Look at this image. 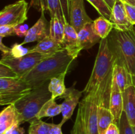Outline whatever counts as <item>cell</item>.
<instances>
[{
    "label": "cell",
    "instance_id": "14",
    "mask_svg": "<svg viewBox=\"0 0 135 134\" xmlns=\"http://www.w3.org/2000/svg\"><path fill=\"white\" fill-rule=\"evenodd\" d=\"M61 45L75 60L81 51L79 47L77 31L69 23L65 24L64 35Z\"/></svg>",
    "mask_w": 135,
    "mask_h": 134
},
{
    "label": "cell",
    "instance_id": "33",
    "mask_svg": "<svg viewBox=\"0 0 135 134\" xmlns=\"http://www.w3.org/2000/svg\"><path fill=\"white\" fill-rule=\"evenodd\" d=\"M61 6L62 8L63 17L65 22L69 23V9H70V0H59Z\"/></svg>",
    "mask_w": 135,
    "mask_h": 134
},
{
    "label": "cell",
    "instance_id": "1",
    "mask_svg": "<svg viewBox=\"0 0 135 134\" xmlns=\"http://www.w3.org/2000/svg\"><path fill=\"white\" fill-rule=\"evenodd\" d=\"M74 60L64 49L41 61L21 79L34 89L50 81L53 78L68 72Z\"/></svg>",
    "mask_w": 135,
    "mask_h": 134
},
{
    "label": "cell",
    "instance_id": "41",
    "mask_svg": "<svg viewBox=\"0 0 135 134\" xmlns=\"http://www.w3.org/2000/svg\"><path fill=\"white\" fill-rule=\"evenodd\" d=\"M133 127V131H134V134H135V126H134Z\"/></svg>",
    "mask_w": 135,
    "mask_h": 134
},
{
    "label": "cell",
    "instance_id": "21",
    "mask_svg": "<svg viewBox=\"0 0 135 134\" xmlns=\"http://www.w3.org/2000/svg\"><path fill=\"white\" fill-rule=\"evenodd\" d=\"M113 123H115V118L109 107L104 105H99L98 116V134H105L107 129Z\"/></svg>",
    "mask_w": 135,
    "mask_h": 134
},
{
    "label": "cell",
    "instance_id": "37",
    "mask_svg": "<svg viewBox=\"0 0 135 134\" xmlns=\"http://www.w3.org/2000/svg\"><path fill=\"white\" fill-rule=\"evenodd\" d=\"M5 134H25V131L23 127L20 126V124H17L10 129Z\"/></svg>",
    "mask_w": 135,
    "mask_h": 134
},
{
    "label": "cell",
    "instance_id": "35",
    "mask_svg": "<svg viewBox=\"0 0 135 134\" xmlns=\"http://www.w3.org/2000/svg\"><path fill=\"white\" fill-rule=\"evenodd\" d=\"M28 26L27 24H19L15 26V34L18 37H25L27 35L29 30Z\"/></svg>",
    "mask_w": 135,
    "mask_h": 134
},
{
    "label": "cell",
    "instance_id": "6",
    "mask_svg": "<svg viewBox=\"0 0 135 134\" xmlns=\"http://www.w3.org/2000/svg\"><path fill=\"white\" fill-rule=\"evenodd\" d=\"M32 90V87L21 78H0V105L15 104Z\"/></svg>",
    "mask_w": 135,
    "mask_h": 134
},
{
    "label": "cell",
    "instance_id": "13",
    "mask_svg": "<svg viewBox=\"0 0 135 134\" xmlns=\"http://www.w3.org/2000/svg\"><path fill=\"white\" fill-rule=\"evenodd\" d=\"M109 109L114 116L115 123L119 126L121 115L123 112V92L116 84L113 76L111 85Z\"/></svg>",
    "mask_w": 135,
    "mask_h": 134
},
{
    "label": "cell",
    "instance_id": "40",
    "mask_svg": "<svg viewBox=\"0 0 135 134\" xmlns=\"http://www.w3.org/2000/svg\"><path fill=\"white\" fill-rule=\"evenodd\" d=\"M122 1H123V2L135 5V0H122Z\"/></svg>",
    "mask_w": 135,
    "mask_h": 134
},
{
    "label": "cell",
    "instance_id": "16",
    "mask_svg": "<svg viewBox=\"0 0 135 134\" xmlns=\"http://www.w3.org/2000/svg\"><path fill=\"white\" fill-rule=\"evenodd\" d=\"M30 6L38 11H48L51 18L56 17L65 22L59 0H31Z\"/></svg>",
    "mask_w": 135,
    "mask_h": 134
},
{
    "label": "cell",
    "instance_id": "30",
    "mask_svg": "<svg viewBox=\"0 0 135 134\" xmlns=\"http://www.w3.org/2000/svg\"><path fill=\"white\" fill-rule=\"evenodd\" d=\"M29 48H24L21 44L15 43L11 47V53L9 57L7 58H18L26 55L28 53Z\"/></svg>",
    "mask_w": 135,
    "mask_h": 134
},
{
    "label": "cell",
    "instance_id": "31",
    "mask_svg": "<svg viewBox=\"0 0 135 134\" xmlns=\"http://www.w3.org/2000/svg\"><path fill=\"white\" fill-rule=\"evenodd\" d=\"M0 78H20L11 68L0 63Z\"/></svg>",
    "mask_w": 135,
    "mask_h": 134
},
{
    "label": "cell",
    "instance_id": "4",
    "mask_svg": "<svg viewBox=\"0 0 135 134\" xmlns=\"http://www.w3.org/2000/svg\"><path fill=\"white\" fill-rule=\"evenodd\" d=\"M110 91L104 87L85 95L79 102V109L81 112L86 134H98V116L100 103L108 105Z\"/></svg>",
    "mask_w": 135,
    "mask_h": 134
},
{
    "label": "cell",
    "instance_id": "36",
    "mask_svg": "<svg viewBox=\"0 0 135 134\" xmlns=\"http://www.w3.org/2000/svg\"><path fill=\"white\" fill-rule=\"evenodd\" d=\"M64 124L61 122L58 124H55V123H51V127L50 130V134H63L62 133V126Z\"/></svg>",
    "mask_w": 135,
    "mask_h": 134
},
{
    "label": "cell",
    "instance_id": "7",
    "mask_svg": "<svg viewBox=\"0 0 135 134\" xmlns=\"http://www.w3.org/2000/svg\"><path fill=\"white\" fill-rule=\"evenodd\" d=\"M51 56L39 53H28L26 55L18 58H1L0 63L11 68L22 78L30 72L38 63Z\"/></svg>",
    "mask_w": 135,
    "mask_h": 134
},
{
    "label": "cell",
    "instance_id": "32",
    "mask_svg": "<svg viewBox=\"0 0 135 134\" xmlns=\"http://www.w3.org/2000/svg\"><path fill=\"white\" fill-rule=\"evenodd\" d=\"M123 3L128 19L130 21L131 23L134 26L135 25V5L125 2Z\"/></svg>",
    "mask_w": 135,
    "mask_h": 134
},
{
    "label": "cell",
    "instance_id": "8",
    "mask_svg": "<svg viewBox=\"0 0 135 134\" xmlns=\"http://www.w3.org/2000/svg\"><path fill=\"white\" fill-rule=\"evenodd\" d=\"M28 4L25 0L6 5L0 12V26L22 24L28 19Z\"/></svg>",
    "mask_w": 135,
    "mask_h": 134
},
{
    "label": "cell",
    "instance_id": "17",
    "mask_svg": "<svg viewBox=\"0 0 135 134\" xmlns=\"http://www.w3.org/2000/svg\"><path fill=\"white\" fill-rule=\"evenodd\" d=\"M79 47L82 50L89 49L96 43H100L102 38L95 33L93 22H87L78 32Z\"/></svg>",
    "mask_w": 135,
    "mask_h": 134
},
{
    "label": "cell",
    "instance_id": "15",
    "mask_svg": "<svg viewBox=\"0 0 135 134\" xmlns=\"http://www.w3.org/2000/svg\"><path fill=\"white\" fill-rule=\"evenodd\" d=\"M21 123V116L14 104L8 105L0 113V134H5L13 126Z\"/></svg>",
    "mask_w": 135,
    "mask_h": 134
},
{
    "label": "cell",
    "instance_id": "23",
    "mask_svg": "<svg viewBox=\"0 0 135 134\" xmlns=\"http://www.w3.org/2000/svg\"><path fill=\"white\" fill-rule=\"evenodd\" d=\"M68 72H65L60 75L51 79L49 83V90L51 93V99L55 100L57 97L61 96L66 90L65 78Z\"/></svg>",
    "mask_w": 135,
    "mask_h": 134
},
{
    "label": "cell",
    "instance_id": "2",
    "mask_svg": "<svg viewBox=\"0 0 135 134\" xmlns=\"http://www.w3.org/2000/svg\"><path fill=\"white\" fill-rule=\"evenodd\" d=\"M114 64L115 58L109 47L108 38L102 39L100 42L92 74L83 93L86 95L104 87L111 86Z\"/></svg>",
    "mask_w": 135,
    "mask_h": 134
},
{
    "label": "cell",
    "instance_id": "10",
    "mask_svg": "<svg viewBox=\"0 0 135 134\" xmlns=\"http://www.w3.org/2000/svg\"><path fill=\"white\" fill-rule=\"evenodd\" d=\"M93 21L86 11L84 0H70L69 24L77 32L85 24Z\"/></svg>",
    "mask_w": 135,
    "mask_h": 134
},
{
    "label": "cell",
    "instance_id": "38",
    "mask_svg": "<svg viewBox=\"0 0 135 134\" xmlns=\"http://www.w3.org/2000/svg\"><path fill=\"white\" fill-rule=\"evenodd\" d=\"M105 134H120L119 127L115 123H112L107 129Z\"/></svg>",
    "mask_w": 135,
    "mask_h": 134
},
{
    "label": "cell",
    "instance_id": "39",
    "mask_svg": "<svg viewBox=\"0 0 135 134\" xmlns=\"http://www.w3.org/2000/svg\"><path fill=\"white\" fill-rule=\"evenodd\" d=\"M104 1H105V3L108 4V6H109L111 9H112L113 5H115V3L116 1H117V0H104Z\"/></svg>",
    "mask_w": 135,
    "mask_h": 134
},
{
    "label": "cell",
    "instance_id": "28",
    "mask_svg": "<svg viewBox=\"0 0 135 134\" xmlns=\"http://www.w3.org/2000/svg\"><path fill=\"white\" fill-rule=\"evenodd\" d=\"M71 134H86L81 112L79 109H78L76 119L73 127L71 131Z\"/></svg>",
    "mask_w": 135,
    "mask_h": 134
},
{
    "label": "cell",
    "instance_id": "9",
    "mask_svg": "<svg viewBox=\"0 0 135 134\" xmlns=\"http://www.w3.org/2000/svg\"><path fill=\"white\" fill-rule=\"evenodd\" d=\"M75 82L69 88H67L65 93L59 97L60 99H64L63 102L61 104V114L63 119L61 122L65 123L73 116L75 108L79 104V99L82 97L83 91H79L75 87Z\"/></svg>",
    "mask_w": 135,
    "mask_h": 134
},
{
    "label": "cell",
    "instance_id": "19",
    "mask_svg": "<svg viewBox=\"0 0 135 134\" xmlns=\"http://www.w3.org/2000/svg\"><path fill=\"white\" fill-rule=\"evenodd\" d=\"M123 112L126 114L129 123L135 126V85L127 87L123 92Z\"/></svg>",
    "mask_w": 135,
    "mask_h": 134
},
{
    "label": "cell",
    "instance_id": "25",
    "mask_svg": "<svg viewBox=\"0 0 135 134\" xmlns=\"http://www.w3.org/2000/svg\"><path fill=\"white\" fill-rule=\"evenodd\" d=\"M65 22L56 17L51 18L50 22V35L55 40L62 43L65 32Z\"/></svg>",
    "mask_w": 135,
    "mask_h": 134
},
{
    "label": "cell",
    "instance_id": "20",
    "mask_svg": "<svg viewBox=\"0 0 135 134\" xmlns=\"http://www.w3.org/2000/svg\"><path fill=\"white\" fill-rule=\"evenodd\" d=\"M113 78L122 92L127 87L135 85V80L130 72L123 66L115 63L113 68Z\"/></svg>",
    "mask_w": 135,
    "mask_h": 134
},
{
    "label": "cell",
    "instance_id": "34",
    "mask_svg": "<svg viewBox=\"0 0 135 134\" xmlns=\"http://www.w3.org/2000/svg\"><path fill=\"white\" fill-rule=\"evenodd\" d=\"M15 35V27L11 26H0V37L13 36Z\"/></svg>",
    "mask_w": 135,
    "mask_h": 134
},
{
    "label": "cell",
    "instance_id": "22",
    "mask_svg": "<svg viewBox=\"0 0 135 134\" xmlns=\"http://www.w3.org/2000/svg\"><path fill=\"white\" fill-rule=\"evenodd\" d=\"M93 29L96 34L102 39L108 37L113 29V24L109 20L100 16L93 21Z\"/></svg>",
    "mask_w": 135,
    "mask_h": 134
},
{
    "label": "cell",
    "instance_id": "5",
    "mask_svg": "<svg viewBox=\"0 0 135 134\" xmlns=\"http://www.w3.org/2000/svg\"><path fill=\"white\" fill-rule=\"evenodd\" d=\"M49 83L32 89L26 96L14 104L21 116L22 123L32 122L36 120V116L42 106L51 99V93L49 90Z\"/></svg>",
    "mask_w": 135,
    "mask_h": 134
},
{
    "label": "cell",
    "instance_id": "24",
    "mask_svg": "<svg viewBox=\"0 0 135 134\" xmlns=\"http://www.w3.org/2000/svg\"><path fill=\"white\" fill-rule=\"evenodd\" d=\"M61 113V105H58L55 100L50 99L42 106L36 116L37 119H41L44 117H53L59 115Z\"/></svg>",
    "mask_w": 135,
    "mask_h": 134
},
{
    "label": "cell",
    "instance_id": "26",
    "mask_svg": "<svg viewBox=\"0 0 135 134\" xmlns=\"http://www.w3.org/2000/svg\"><path fill=\"white\" fill-rule=\"evenodd\" d=\"M51 123L36 119L30 123L28 134H50Z\"/></svg>",
    "mask_w": 135,
    "mask_h": 134
},
{
    "label": "cell",
    "instance_id": "3",
    "mask_svg": "<svg viewBox=\"0 0 135 134\" xmlns=\"http://www.w3.org/2000/svg\"><path fill=\"white\" fill-rule=\"evenodd\" d=\"M115 63L125 67L135 80V29L118 31L113 29L108 38Z\"/></svg>",
    "mask_w": 135,
    "mask_h": 134
},
{
    "label": "cell",
    "instance_id": "12",
    "mask_svg": "<svg viewBox=\"0 0 135 134\" xmlns=\"http://www.w3.org/2000/svg\"><path fill=\"white\" fill-rule=\"evenodd\" d=\"M50 23L45 17V12L42 11L40 18L29 29L27 35L25 37L23 42L21 44L23 45L31 42H39L50 35Z\"/></svg>",
    "mask_w": 135,
    "mask_h": 134
},
{
    "label": "cell",
    "instance_id": "18",
    "mask_svg": "<svg viewBox=\"0 0 135 134\" xmlns=\"http://www.w3.org/2000/svg\"><path fill=\"white\" fill-rule=\"evenodd\" d=\"M64 49L62 45L51 38L50 35L38 42L36 45L29 49L28 53H39L44 55L52 56L59 51Z\"/></svg>",
    "mask_w": 135,
    "mask_h": 134
},
{
    "label": "cell",
    "instance_id": "29",
    "mask_svg": "<svg viewBox=\"0 0 135 134\" xmlns=\"http://www.w3.org/2000/svg\"><path fill=\"white\" fill-rule=\"evenodd\" d=\"M118 126L119 127L120 134H134L133 126L129 123L126 114L124 112L121 115Z\"/></svg>",
    "mask_w": 135,
    "mask_h": 134
},
{
    "label": "cell",
    "instance_id": "27",
    "mask_svg": "<svg viewBox=\"0 0 135 134\" xmlns=\"http://www.w3.org/2000/svg\"><path fill=\"white\" fill-rule=\"evenodd\" d=\"M86 1L95 8L100 16H102L108 20L110 19L112 9L108 6L104 0H86Z\"/></svg>",
    "mask_w": 135,
    "mask_h": 134
},
{
    "label": "cell",
    "instance_id": "11",
    "mask_svg": "<svg viewBox=\"0 0 135 134\" xmlns=\"http://www.w3.org/2000/svg\"><path fill=\"white\" fill-rule=\"evenodd\" d=\"M109 20L113 23V29L118 31H129L134 28V26L128 19L122 0H117L113 5Z\"/></svg>",
    "mask_w": 135,
    "mask_h": 134
}]
</instances>
